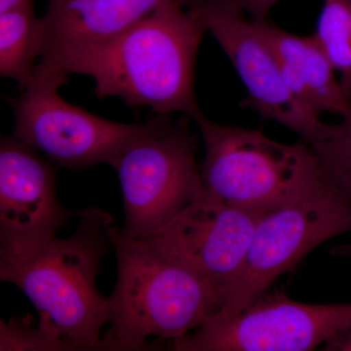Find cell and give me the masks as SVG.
Returning a JSON list of instances; mask_svg holds the SVG:
<instances>
[{"label": "cell", "instance_id": "cell-17", "mask_svg": "<svg viewBox=\"0 0 351 351\" xmlns=\"http://www.w3.org/2000/svg\"><path fill=\"white\" fill-rule=\"evenodd\" d=\"M77 351L54 328L27 313L0 322V351Z\"/></svg>", "mask_w": 351, "mask_h": 351}, {"label": "cell", "instance_id": "cell-15", "mask_svg": "<svg viewBox=\"0 0 351 351\" xmlns=\"http://www.w3.org/2000/svg\"><path fill=\"white\" fill-rule=\"evenodd\" d=\"M314 38L351 100V0H324Z\"/></svg>", "mask_w": 351, "mask_h": 351}, {"label": "cell", "instance_id": "cell-16", "mask_svg": "<svg viewBox=\"0 0 351 351\" xmlns=\"http://www.w3.org/2000/svg\"><path fill=\"white\" fill-rule=\"evenodd\" d=\"M326 181L351 198V112L336 124H325L309 145Z\"/></svg>", "mask_w": 351, "mask_h": 351}, {"label": "cell", "instance_id": "cell-19", "mask_svg": "<svg viewBox=\"0 0 351 351\" xmlns=\"http://www.w3.org/2000/svg\"><path fill=\"white\" fill-rule=\"evenodd\" d=\"M323 350L327 351H351V330L339 335L331 341H327Z\"/></svg>", "mask_w": 351, "mask_h": 351}, {"label": "cell", "instance_id": "cell-7", "mask_svg": "<svg viewBox=\"0 0 351 351\" xmlns=\"http://www.w3.org/2000/svg\"><path fill=\"white\" fill-rule=\"evenodd\" d=\"M9 101L15 115L14 136L71 169L112 166L134 145L174 123L171 114H156L144 123L110 121L64 101L59 90H25Z\"/></svg>", "mask_w": 351, "mask_h": 351}, {"label": "cell", "instance_id": "cell-18", "mask_svg": "<svg viewBox=\"0 0 351 351\" xmlns=\"http://www.w3.org/2000/svg\"><path fill=\"white\" fill-rule=\"evenodd\" d=\"M239 4L244 12L248 13L252 19L256 21L265 20L267 13L277 2L280 0H233Z\"/></svg>", "mask_w": 351, "mask_h": 351}, {"label": "cell", "instance_id": "cell-8", "mask_svg": "<svg viewBox=\"0 0 351 351\" xmlns=\"http://www.w3.org/2000/svg\"><path fill=\"white\" fill-rule=\"evenodd\" d=\"M351 330V304H307L265 293L239 313L211 315L170 341L176 351H306Z\"/></svg>", "mask_w": 351, "mask_h": 351}, {"label": "cell", "instance_id": "cell-13", "mask_svg": "<svg viewBox=\"0 0 351 351\" xmlns=\"http://www.w3.org/2000/svg\"><path fill=\"white\" fill-rule=\"evenodd\" d=\"M257 23L276 54L286 84L304 106L319 117L329 112L343 117L351 112V100L314 36H295L265 20Z\"/></svg>", "mask_w": 351, "mask_h": 351}, {"label": "cell", "instance_id": "cell-6", "mask_svg": "<svg viewBox=\"0 0 351 351\" xmlns=\"http://www.w3.org/2000/svg\"><path fill=\"white\" fill-rule=\"evenodd\" d=\"M191 119L184 114L167 131L134 145L113 162L125 211L120 232L126 239L151 237L202 191L197 136Z\"/></svg>", "mask_w": 351, "mask_h": 351}, {"label": "cell", "instance_id": "cell-10", "mask_svg": "<svg viewBox=\"0 0 351 351\" xmlns=\"http://www.w3.org/2000/svg\"><path fill=\"white\" fill-rule=\"evenodd\" d=\"M269 209L239 206L203 188L156 233L141 239L204 277L221 294L239 276L258 219Z\"/></svg>", "mask_w": 351, "mask_h": 351}, {"label": "cell", "instance_id": "cell-12", "mask_svg": "<svg viewBox=\"0 0 351 351\" xmlns=\"http://www.w3.org/2000/svg\"><path fill=\"white\" fill-rule=\"evenodd\" d=\"M174 0H48L43 48L27 89L59 90L87 51L107 43Z\"/></svg>", "mask_w": 351, "mask_h": 351}, {"label": "cell", "instance_id": "cell-1", "mask_svg": "<svg viewBox=\"0 0 351 351\" xmlns=\"http://www.w3.org/2000/svg\"><path fill=\"white\" fill-rule=\"evenodd\" d=\"M204 25L174 0L78 58L71 75L91 76L98 98L119 97L156 114H202L195 93L196 57Z\"/></svg>", "mask_w": 351, "mask_h": 351}, {"label": "cell", "instance_id": "cell-3", "mask_svg": "<svg viewBox=\"0 0 351 351\" xmlns=\"http://www.w3.org/2000/svg\"><path fill=\"white\" fill-rule=\"evenodd\" d=\"M110 232L119 278L108 297L106 350H156L161 346L145 343L149 336L182 338L218 311V289L204 277L113 226Z\"/></svg>", "mask_w": 351, "mask_h": 351}, {"label": "cell", "instance_id": "cell-9", "mask_svg": "<svg viewBox=\"0 0 351 351\" xmlns=\"http://www.w3.org/2000/svg\"><path fill=\"white\" fill-rule=\"evenodd\" d=\"M218 41L243 82L250 105L265 119L274 120L313 144L324 128L319 115L289 89L276 54L257 21L245 17L233 0H181Z\"/></svg>", "mask_w": 351, "mask_h": 351}, {"label": "cell", "instance_id": "cell-5", "mask_svg": "<svg viewBox=\"0 0 351 351\" xmlns=\"http://www.w3.org/2000/svg\"><path fill=\"white\" fill-rule=\"evenodd\" d=\"M206 147L203 188L239 206L271 209L323 178L308 144L277 142L262 132L195 120Z\"/></svg>", "mask_w": 351, "mask_h": 351}, {"label": "cell", "instance_id": "cell-4", "mask_svg": "<svg viewBox=\"0 0 351 351\" xmlns=\"http://www.w3.org/2000/svg\"><path fill=\"white\" fill-rule=\"evenodd\" d=\"M351 232V198L323 177L258 219L246 257L214 315L239 313L323 242ZM212 314V315H213Z\"/></svg>", "mask_w": 351, "mask_h": 351}, {"label": "cell", "instance_id": "cell-20", "mask_svg": "<svg viewBox=\"0 0 351 351\" xmlns=\"http://www.w3.org/2000/svg\"><path fill=\"white\" fill-rule=\"evenodd\" d=\"M25 1H27V0H0V13L5 12L8 9L19 5Z\"/></svg>", "mask_w": 351, "mask_h": 351}, {"label": "cell", "instance_id": "cell-11", "mask_svg": "<svg viewBox=\"0 0 351 351\" xmlns=\"http://www.w3.org/2000/svg\"><path fill=\"white\" fill-rule=\"evenodd\" d=\"M20 138L0 144V258L27 255L56 239L76 211L58 199L56 169Z\"/></svg>", "mask_w": 351, "mask_h": 351}, {"label": "cell", "instance_id": "cell-14", "mask_svg": "<svg viewBox=\"0 0 351 351\" xmlns=\"http://www.w3.org/2000/svg\"><path fill=\"white\" fill-rule=\"evenodd\" d=\"M43 48V18L38 17L34 0L0 13V75L17 82L21 91L34 82Z\"/></svg>", "mask_w": 351, "mask_h": 351}, {"label": "cell", "instance_id": "cell-2", "mask_svg": "<svg viewBox=\"0 0 351 351\" xmlns=\"http://www.w3.org/2000/svg\"><path fill=\"white\" fill-rule=\"evenodd\" d=\"M69 239H55L27 255L0 258V280L19 287L45 323L80 351L106 350L101 328L108 323V297L96 279L112 245V218L101 208L80 212Z\"/></svg>", "mask_w": 351, "mask_h": 351}]
</instances>
